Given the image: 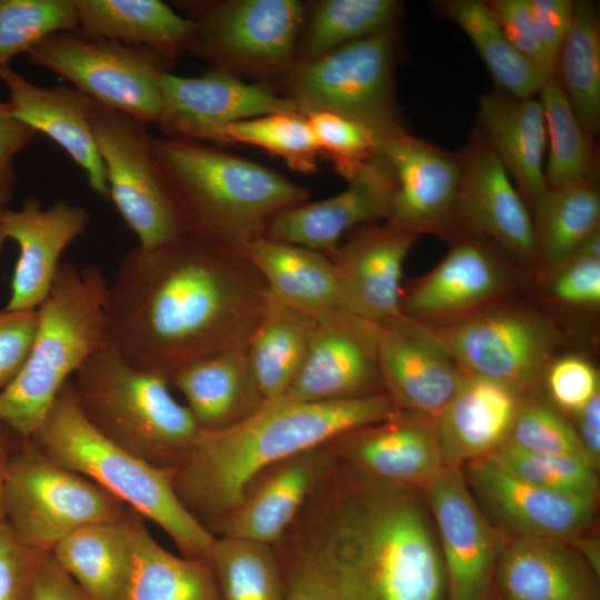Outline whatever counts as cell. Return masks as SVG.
<instances>
[{
    "label": "cell",
    "instance_id": "cell-21",
    "mask_svg": "<svg viewBox=\"0 0 600 600\" xmlns=\"http://www.w3.org/2000/svg\"><path fill=\"white\" fill-rule=\"evenodd\" d=\"M374 324L383 391L399 410L434 419L463 372L424 324L403 316Z\"/></svg>",
    "mask_w": 600,
    "mask_h": 600
},
{
    "label": "cell",
    "instance_id": "cell-55",
    "mask_svg": "<svg viewBox=\"0 0 600 600\" xmlns=\"http://www.w3.org/2000/svg\"><path fill=\"white\" fill-rule=\"evenodd\" d=\"M36 133L11 113L8 102H0V196L6 200L16 182L13 158L29 144Z\"/></svg>",
    "mask_w": 600,
    "mask_h": 600
},
{
    "label": "cell",
    "instance_id": "cell-19",
    "mask_svg": "<svg viewBox=\"0 0 600 600\" xmlns=\"http://www.w3.org/2000/svg\"><path fill=\"white\" fill-rule=\"evenodd\" d=\"M424 488L439 531L450 600H488L499 539L461 467L443 464Z\"/></svg>",
    "mask_w": 600,
    "mask_h": 600
},
{
    "label": "cell",
    "instance_id": "cell-24",
    "mask_svg": "<svg viewBox=\"0 0 600 600\" xmlns=\"http://www.w3.org/2000/svg\"><path fill=\"white\" fill-rule=\"evenodd\" d=\"M418 238L386 221L351 230L330 257L344 309L371 322L401 317L403 263Z\"/></svg>",
    "mask_w": 600,
    "mask_h": 600
},
{
    "label": "cell",
    "instance_id": "cell-60",
    "mask_svg": "<svg viewBox=\"0 0 600 600\" xmlns=\"http://www.w3.org/2000/svg\"><path fill=\"white\" fill-rule=\"evenodd\" d=\"M8 200H6L3 197L0 196V217L3 212V210L6 209L4 208V203L7 202Z\"/></svg>",
    "mask_w": 600,
    "mask_h": 600
},
{
    "label": "cell",
    "instance_id": "cell-13",
    "mask_svg": "<svg viewBox=\"0 0 600 600\" xmlns=\"http://www.w3.org/2000/svg\"><path fill=\"white\" fill-rule=\"evenodd\" d=\"M362 504L371 540L370 600H441L442 558L416 500L383 493Z\"/></svg>",
    "mask_w": 600,
    "mask_h": 600
},
{
    "label": "cell",
    "instance_id": "cell-5",
    "mask_svg": "<svg viewBox=\"0 0 600 600\" xmlns=\"http://www.w3.org/2000/svg\"><path fill=\"white\" fill-rule=\"evenodd\" d=\"M31 438L51 460L93 481L158 524L182 556L209 557L216 537L178 498L172 471L156 468L103 437L82 413L71 380Z\"/></svg>",
    "mask_w": 600,
    "mask_h": 600
},
{
    "label": "cell",
    "instance_id": "cell-14",
    "mask_svg": "<svg viewBox=\"0 0 600 600\" xmlns=\"http://www.w3.org/2000/svg\"><path fill=\"white\" fill-rule=\"evenodd\" d=\"M307 317L306 357L283 397L321 402L383 392L374 322L342 308Z\"/></svg>",
    "mask_w": 600,
    "mask_h": 600
},
{
    "label": "cell",
    "instance_id": "cell-59",
    "mask_svg": "<svg viewBox=\"0 0 600 600\" xmlns=\"http://www.w3.org/2000/svg\"><path fill=\"white\" fill-rule=\"evenodd\" d=\"M286 600H320L313 596L304 593L299 590L288 589L287 588V599Z\"/></svg>",
    "mask_w": 600,
    "mask_h": 600
},
{
    "label": "cell",
    "instance_id": "cell-41",
    "mask_svg": "<svg viewBox=\"0 0 600 600\" xmlns=\"http://www.w3.org/2000/svg\"><path fill=\"white\" fill-rule=\"evenodd\" d=\"M402 7V3L397 0L313 2L300 33L294 64L396 27Z\"/></svg>",
    "mask_w": 600,
    "mask_h": 600
},
{
    "label": "cell",
    "instance_id": "cell-4",
    "mask_svg": "<svg viewBox=\"0 0 600 600\" xmlns=\"http://www.w3.org/2000/svg\"><path fill=\"white\" fill-rule=\"evenodd\" d=\"M109 283L93 266L61 262L39 306L28 359L0 390V421L21 438L34 434L62 387L98 351L110 344Z\"/></svg>",
    "mask_w": 600,
    "mask_h": 600
},
{
    "label": "cell",
    "instance_id": "cell-29",
    "mask_svg": "<svg viewBox=\"0 0 600 600\" xmlns=\"http://www.w3.org/2000/svg\"><path fill=\"white\" fill-rule=\"evenodd\" d=\"M594 574L562 541L517 536L499 551L493 580L502 600H596Z\"/></svg>",
    "mask_w": 600,
    "mask_h": 600
},
{
    "label": "cell",
    "instance_id": "cell-12",
    "mask_svg": "<svg viewBox=\"0 0 600 600\" xmlns=\"http://www.w3.org/2000/svg\"><path fill=\"white\" fill-rule=\"evenodd\" d=\"M89 119L103 162L109 200L149 249L184 233L166 189L146 124L89 98Z\"/></svg>",
    "mask_w": 600,
    "mask_h": 600
},
{
    "label": "cell",
    "instance_id": "cell-54",
    "mask_svg": "<svg viewBox=\"0 0 600 600\" xmlns=\"http://www.w3.org/2000/svg\"><path fill=\"white\" fill-rule=\"evenodd\" d=\"M537 31L552 72L573 16L572 0H529Z\"/></svg>",
    "mask_w": 600,
    "mask_h": 600
},
{
    "label": "cell",
    "instance_id": "cell-7",
    "mask_svg": "<svg viewBox=\"0 0 600 600\" xmlns=\"http://www.w3.org/2000/svg\"><path fill=\"white\" fill-rule=\"evenodd\" d=\"M398 32L392 27L299 62L282 77L289 98L306 114L332 111L377 136L406 129L397 100Z\"/></svg>",
    "mask_w": 600,
    "mask_h": 600
},
{
    "label": "cell",
    "instance_id": "cell-38",
    "mask_svg": "<svg viewBox=\"0 0 600 600\" xmlns=\"http://www.w3.org/2000/svg\"><path fill=\"white\" fill-rule=\"evenodd\" d=\"M438 13L457 24L484 62L497 89L517 98L538 94L550 76L523 58L509 42L487 1L442 0Z\"/></svg>",
    "mask_w": 600,
    "mask_h": 600
},
{
    "label": "cell",
    "instance_id": "cell-42",
    "mask_svg": "<svg viewBox=\"0 0 600 600\" xmlns=\"http://www.w3.org/2000/svg\"><path fill=\"white\" fill-rule=\"evenodd\" d=\"M538 94L547 130L544 177L548 187H561L583 179L596 180L594 138L577 117L553 73Z\"/></svg>",
    "mask_w": 600,
    "mask_h": 600
},
{
    "label": "cell",
    "instance_id": "cell-2",
    "mask_svg": "<svg viewBox=\"0 0 600 600\" xmlns=\"http://www.w3.org/2000/svg\"><path fill=\"white\" fill-rule=\"evenodd\" d=\"M399 412L386 392L321 402L264 400L236 424L199 430L172 472L174 491L197 520L211 523L236 508L264 470Z\"/></svg>",
    "mask_w": 600,
    "mask_h": 600
},
{
    "label": "cell",
    "instance_id": "cell-28",
    "mask_svg": "<svg viewBox=\"0 0 600 600\" xmlns=\"http://www.w3.org/2000/svg\"><path fill=\"white\" fill-rule=\"evenodd\" d=\"M331 442L363 472L397 486H426L444 464L432 418L400 411Z\"/></svg>",
    "mask_w": 600,
    "mask_h": 600
},
{
    "label": "cell",
    "instance_id": "cell-36",
    "mask_svg": "<svg viewBox=\"0 0 600 600\" xmlns=\"http://www.w3.org/2000/svg\"><path fill=\"white\" fill-rule=\"evenodd\" d=\"M531 210L539 252L538 271L549 280L592 234L600 231L597 181L583 179L548 187Z\"/></svg>",
    "mask_w": 600,
    "mask_h": 600
},
{
    "label": "cell",
    "instance_id": "cell-9",
    "mask_svg": "<svg viewBox=\"0 0 600 600\" xmlns=\"http://www.w3.org/2000/svg\"><path fill=\"white\" fill-rule=\"evenodd\" d=\"M196 31L190 51L233 74L284 76L296 62L307 6L298 0L183 4Z\"/></svg>",
    "mask_w": 600,
    "mask_h": 600
},
{
    "label": "cell",
    "instance_id": "cell-18",
    "mask_svg": "<svg viewBox=\"0 0 600 600\" xmlns=\"http://www.w3.org/2000/svg\"><path fill=\"white\" fill-rule=\"evenodd\" d=\"M157 121L164 138L218 142L227 126L268 113L299 111L270 87L214 68L199 77L163 72Z\"/></svg>",
    "mask_w": 600,
    "mask_h": 600
},
{
    "label": "cell",
    "instance_id": "cell-56",
    "mask_svg": "<svg viewBox=\"0 0 600 600\" xmlns=\"http://www.w3.org/2000/svg\"><path fill=\"white\" fill-rule=\"evenodd\" d=\"M31 600H98L83 590L56 561L43 557L38 569Z\"/></svg>",
    "mask_w": 600,
    "mask_h": 600
},
{
    "label": "cell",
    "instance_id": "cell-15",
    "mask_svg": "<svg viewBox=\"0 0 600 600\" xmlns=\"http://www.w3.org/2000/svg\"><path fill=\"white\" fill-rule=\"evenodd\" d=\"M378 150L394 177L386 222L418 236L431 233L449 240L454 237L461 181L458 153L413 137L407 129L379 136Z\"/></svg>",
    "mask_w": 600,
    "mask_h": 600
},
{
    "label": "cell",
    "instance_id": "cell-17",
    "mask_svg": "<svg viewBox=\"0 0 600 600\" xmlns=\"http://www.w3.org/2000/svg\"><path fill=\"white\" fill-rule=\"evenodd\" d=\"M444 258L400 298L403 317L424 324L452 322L504 302L513 280L478 234L458 232Z\"/></svg>",
    "mask_w": 600,
    "mask_h": 600
},
{
    "label": "cell",
    "instance_id": "cell-3",
    "mask_svg": "<svg viewBox=\"0 0 600 600\" xmlns=\"http://www.w3.org/2000/svg\"><path fill=\"white\" fill-rule=\"evenodd\" d=\"M163 183L184 233L244 252L282 210L309 191L260 163L201 141L152 138Z\"/></svg>",
    "mask_w": 600,
    "mask_h": 600
},
{
    "label": "cell",
    "instance_id": "cell-23",
    "mask_svg": "<svg viewBox=\"0 0 600 600\" xmlns=\"http://www.w3.org/2000/svg\"><path fill=\"white\" fill-rule=\"evenodd\" d=\"M463 476L489 512L517 536L571 540L594 518L596 501L551 491L509 472L491 456L464 464Z\"/></svg>",
    "mask_w": 600,
    "mask_h": 600
},
{
    "label": "cell",
    "instance_id": "cell-8",
    "mask_svg": "<svg viewBox=\"0 0 600 600\" xmlns=\"http://www.w3.org/2000/svg\"><path fill=\"white\" fill-rule=\"evenodd\" d=\"M3 520L28 549L51 553L78 528L124 516L130 508L88 478L51 460L22 438L8 468Z\"/></svg>",
    "mask_w": 600,
    "mask_h": 600
},
{
    "label": "cell",
    "instance_id": "cell-22",
    "mask_svg": "<svg viewBox=\"0 0 600 600\" xmlns=\"http://www.w3.org/2000/svg\"><path fill=\"white\" fill-rule=\"evenodd\" d=\"M89 222L90 216L83 207L62 199L43 208L37 198L28 197L20 209L3 210L0 253L9 240L19 248L4 310L39 308L52 288L62 252Z\"/></svg>",
    "mask_w": 600,
    "mask_h": 600
},
{
    "label": "cell",
    "instance_id": "cell-32",
    "mask_svg": "<svg viewBox=\"0 0 600 600\" xmlns=\"http://www.w3.org/2000/svg\"><path fill=\"white\" fill-rule=\"evenodd\" d=\"M317 449L277 464L236 508L211 522L213 531L267 544L279 539L318 479L322 457Z\"/></svg>",
    "mask_w": 600,
    "mask_h": 600
},
{
    "label": "cell",
    "instance_id": "cell-45",
    "mask_svg": "<svg viewBox=\"0 0 600 600\" xmlns=\"http://www.w3.org/2000/svg\"><path fill=\"white\" fill-rule=\"evenodd\" d=\"M77 30L73 0H0V67L53 33Z\"/></svg>",
    "mask_w": 600,
    "mask_h": 600
},
{
    "label": "cell",
    "instance_id": "cell-31",
    "mask_svg": "<svg viewBox=\"0 0 600 600\" xmlns=\"http://www.w3.org/2000/svg\"><path fill=\"white\" fill-rule=\"evenodd\" d=\"M479 130L530 208L547 190V130L539 99L517 98L499 89L479 99Z\"/></svg>",
    "mask_w": 600,
    "mask_h": 600
},
{
    "label": "cell",
    "instance_id": "cell-10",
    "mask_svg": "<svg viewBox=\"0 0 600 600\" xmlns=\"http://www.w3.org/2000/svg\"><path fill=\"white\" fill-rule=\"evenodd\" d=\"M424 326L463 373L503 382L523 394L544 376L560 343L549 318L507 302Z\"/></svg>",
    "mask_w": 600,
    "mask_h": 600
},
{
    "label": "cell",
    "instance_id": "cell-57",
    "mask_svg": "<svg viewBox=\"0 0 600 600\" xmlns=\"http://www.w3.org/2000/svg\"><path fill=\"white\" fill-rule=\"evenodd\" d=\"M578 436L583 457L588 464L598 471L600 464V393L593 396L574 414Z\"/></svg>",
    "mask_w": 600,
    "mask_h": 600
},
{
    "label": "cell",
    "instance_id": "cell-37",
    "mask_svg": "<svg viewBox=\"0 0 600 600\" xmlns=\"http://www.w3.org/2000/svg\"><path fill=\"white\" fill-rule=\"evenodd\" d=\"M140 514L131 568L121 600H221L208 558L177 556L159 544Z\"/></svg>",
    "mask_w": 600,
    "mask_h": 600
},
{
    "label": "cell",
    "instance_id": "cell-6",
    "mask_svg": "<svg viewBox=\"0 0 600 600\" xmlns=\"http://www.w3.org/2000/svg\"><path fill=\"white\" fill-rule=\"evenodd\" d=\"M79 407L108 440L147 463L172 471L199 428L168 378L126 362L107 346L72 377Z\"/></svg>",
    "mask_w": 600,
    "mask_h": 600
},
{
    "label": "cell",
    "instance_id": "cell-51",
    "mask_svg": "<svg viewBox=\"0 0 600 600\" xmlns=\"http://www.w3.org/2000/svg\"><path fill=\"white\" fill-rule=\"evenodd\" d=\"M487 3L512 47L532 64L551 74L529 0H491Z\"/></svg>",
    "mask_w": 600,
    "mask_h": 600
},
{
    "label": "cell",
    "instance_id": "cell-16",
    "mask_svg": "<svg viewBox=\"0 0 600 600\" xmlns=\"http://www.w3.org/2000/svg\"><path fill=\"white\" fill-rule=\"evenodd\" d=\"M458 156L461 163L456 207L458 232L489 237L516 261L538 270L531 212L480 130Z\"/></svg>",
    "mask_w": 600,
    "mask_h": 600
},
{
    "label": "cell",
    "instance_id": "cell-50",
    "mask_svg": "<svg viewBox=\"0 0 600 600\" xmlns=\"http://www.w3.org/2000/svg\"><path fill=\"white\" fill-rule=\"evenodd\" d=\"M44 556L24 547L7 522L0 521V600H31Z\"/></svg>",
    "mask_w": 600,
    "mask_h": 600
},
{
    "label": "cell",
    "instance_id": "cell-52",
    "mask_svg": "<svg viewBox=\"0 0 600 600\" xmlns=\"http://www.w3.org/2000/svg\"><path fill=\"white\" fill-rule=\"evenodd\" d=\"M38 310L0 311V390L19 374L30 353Z\"/></svg>",
    "mask_w": 600,
    "mask_h": 600
},
{
    "label": "cell",
    "instance_id": "cell-49",
    "mask_svg": "<svg viewBox=\"0 0 600 600\" xmlns=\"http://www.w3.org/2000/svg\"><path fill=\"white\" fill-rule=\"evenodd\" d=\"M552 401L563 411L574 414L599 393L596 368L576 354L553 358L544 372Z\"/></svg>",
    "mask_w": 600,
    "mask_h": 600
},
{
    "label": "cell",
    "instance_id": "cell-48",
    "mask_svg": "<svg viewBox=\"0 0 600 600\" xmlns=\"http://www.w3.org/2000/svg\"><path fill=\"white\" fill-rule=\"evenodd\" d=\"M504 443L533 452L584 459L574 427L552 408L526 398Z\"/></svg>",
    "mask_w": 600,
    "mask_h": 600
},
{
    "label": "cell",
    "instance_id": "cell-30",
    "mask_svg": "<svg viewBox=\"0 0 600 600\" xmlns=\"http://www.w3.org/2000/svg\"><path fill=\"white\" fill-rule=\"evenodd\" d=\"M200 430H220L253 413L266 400L256 383L247 343L194 358L168 377Z\"/></svg>",
    "mask_w": 600,
    "mask_h": 600
},
{
    "label": "cell",
    "instance_id": "cell-26",
    "mask_svg": "<svg viewBox=\"0 0 600 600\" xmlns=\"http://www.w3.org/2000/svg\"><path fill=\"white\" fill-rule=\"evenodd\" d=\"M0 81L8 88L11 113L61 147L84 171L91 189L109 200L106 169L89 119V97L63 86L38 87L10 64L0 67Z\"/></svg>",
    "mask_w": 600,
    "mask_h": 600
},
{
    "label": "cell",
    "instance_id": "cell-46",
    "mask_svg": "<svg viewBox=\"0 0 600 600\" xmlns=\"http://www.w3.org/2000/svg\"><path fill=\"white\" fill-rule=\"evenodd\" d=\"M489 456L512 474L541 488L591 501L598 497L596 471L581 457L533 452L508 443Z\"/></svg>",
    "mask_w": 600,
    "mask_h": 600
},
{
    "label": "cell",
    "instance_id": "cell-34",
    "mask_svg": "<svg viewBox=\"0 0 600 600\" xmlns=\"http://www.w3.org/2000/svg\"><path fill=\"white\" fill-rule=\"evenodd\" d=\"M139 513L89 523L60 540L51 554L61 568L98 600H121L131 568Z\"/></svg>",
    "mask_w": 600,
    "mask_h": 600
},
{
    "label": "cell",
    "instance_id": "cell-20",
    "mask_svg": "<svg viewBox=\"0 0 600 600\" xmlns=\"http://www.w3.org/2000/svg\"><path fill=\"white\" fill-rule=\"evenodd\" d=\"M347 182V188L337 196L314 202L307 200L280 211L263 236L330 258L346 232L388 219L394 177L379 150Z\"/></svg>",
    "mask_w": 600,
    "mask_h": 600
},
{
    "label": "cell",
    "instance_id": "cell-40",
    "mask_svg": "<svg viewBox=\"0 0 600 600\" xmlns=\"http://www.w3.org/2000/svg\"><path fill=\"white\" fill-rule=\"evenodd\" d=\"M552 73L594 138L600 129V23L593 2L574 1L571 26Z\"/></svg>",
    "mask_w": 600,
    "mask_h": 600
},
{
    "label": "cell",
    "instance_id": "cell-53",
    "mask_svg": "<svg viewBox=\"0 0 600 600\" xmlns=\"http://www.w3.org/2000/svg\"><path fill=\"white\" fill-rule=\"evenodd\" d=\"M548 281L558 302L594 307L600 302V257L576 253Z\"/></svg>",
    "mask_w": 600,
    "mask_h": 600
},
{
    "label": "cell",
    "instance_id": "cell-1",
    "mask_svg": "<svg viewBox=\"0 0 600 600\" xmlns=\"http://www.w3.org/2000/svg\"><path fill=\"white\" fill-rule=\"evenodd\" d=\"M270 300L246 253L182 233L123 257L108 290L110 343L132 367L168 377L246 344Z\"/></svg>",
    "mask_w": 600,
    "mask_h": 600
},
{
    "label": "cell",
    "instance_id": "cell-11",
    "mask_svg": "<svg viewBox=\"0 0 600 600\" xmlns=\"http://www.w3.org/2000/svg\"><path fill=\"white\" fill-rule=\"evenodd\" d=\"M27 56L30 63L64 78L90 99L146 126L157 123L160 79L168 61L156 52L63 31L47 37Z\"/></svg>",
    "mask_w": 600,
    "mask_h": 600
},
{
    "label": "cell",
    "instance_id": "cell-39",
    "mask_svg": "<svg viewBox=\"0 0 600 600\" xmlns=\"http://www.w3.org/2000/svg\"><path fill=\"white\" fill-rule=\"evenodd\" d=\"M308 317L273 298L247 342L253 378L268 400L282 397L297 377L307 352Z\"/></svg>",
    "mask_w": 600,
    "mask_h": 600
},
{
    "label": "cell",
    "instance_id": "cell-25",
    "mask_svg": "<svg viewBox=\"0 0 600 600\" xmlns=\"http://www.w3.org/2000/svg\"><path fill=\"white\" fill-rule=\"evenodd\" d=\"M371 540L362 500L343 508L296 560L288 589L320 600H370Z\"/></svg>",
    "mask_w": 600,
    "mask_h": 600
},
{
    "label": "cell",
    "instance_id": "cell-35",
    "mask_svg": "<svg viewBox=\"0 0 600 600\" xmlns=\"http://www.w3.org/2000/svg\"><path fill=\"white\" fill-rule=\"evenodd\" d=\"M244 253L273 298L307 316L344 309L339 276L328 256L264 236Z\"/></svg>",
    "mask_w": 600,
    "mask_h": 600
},
{
    "label": "cell",
    "instance_id": "cell-47",
    "mask_svg": "<svg viewBox=\"0 0 600 600\" xmlns=\"http://www.w3.org/2000/svg\"><path fill=\"white\" fill-rule=\"evenodd\" d=\"M319 154L328 158L347 181L378 152V136L346 116L316 110L304 114Z\"/></svg>",
    "mask_w": 600,
    "mask_h": 600
},
{
    "label": "cell",
    "instance_id": "cell-33",
    "mask_svg": "<svg viewBox=\"0 0 600 600\" xmlns=\"http://www.w3.org/2000/svg\"><path fill=\"white\" fill-rule=\"evenodd\" d=\"M73 1L82 34L147 48L166 61L190 50L193 20L160 0Z\"/></svg>",
    "mask_w": 600,
    "mask_h": 600
},
{
    "label": "cell",
    "instance_id": "cell-27",
    "mask_svg": "<svg viewBox=\"0 0 600 600\" xmlns=\"http://www.w3.org/2000/svg\"><path fill=\"white\" fill-rule=\"evenodd\" d=\"M524 394L489 378L466 374L433 419L444 464L461 467L502 446Z\"/></svg>",
    "mask_w": 600,
    "mask_h": 600
},
{
    "label": "cell",
    "instance_id": "cell-44",
    "mask_svg": "<svg viewBox=\"0 0 600 600\" xmlns=\"http://www.w3.org/2000/svg\"><path fill=\"white\" fill-rule=\"evenodd\" d=\"M218 142L261 148L302 173L317 168L316 140L306 116L299 111L273 112L231 123L221 130Z\"/></svg>",
    "mask_w": 600,
    "mask_h": 600
},
{
    "label": "cell",
    "instance_id": "cell-58",
    "mask_svg": "<svg viewBox=\"0 0 600 600\" xmlns=\"http://www.w3.org/2000/svg\"><path fill=\"white\" fill-rule=\"evenodd\" d=\"M21 439L19 434L0 421V521L3 520L2 499L8 468Z\"/></svg>",
    "mask_w": 600,
    "mask_h": 600
},
{
    "label": "cell",
    "instance_id": "cell-43",
    "mask_svg": "<svg viewBox=\"0 0 600 600\" xmlns=\"http://www.w3.org/2000/svg\"><path fill=\"white\" fill-rule=\"evenodd\" d=\"M208 559L221 600L287 599V588L269 544L220 537L216 538Z\"/></svg>",
    "mask_w": 600,
    "mask_h": 600
}]
</instances>
